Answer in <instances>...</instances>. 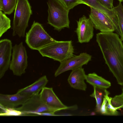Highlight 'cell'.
Instances as JSON below:
<instances>
[{
	"mask_svg": "<svg viewBox=\"0 0 123 123\" xmlns=\"http://www.w3.org/2000/svg\"><path fill=\"white\" fill-rule=\"evenodd\" d=\"M119 36L113 32H100L96 34V40L105 63L118 83L123 86V43Z\"/></svg>",
	"mask_w": 123,
	"mask_h": 123,
	"instance_id": "cell-1",
	"label": "cell"
},
{
	"mask_svg": "<svg viewBox=\"0 0 123 123\" xmlns=\"http://www.w3.org/2000/svg\"><path fill=\"white\" fill-rule=\"evenodd\" d=\"M14 10L12 35L24 37L30 18L32 14L31 6L28 0H17Z\"/></svg>",
	"mask_w": 123,
	"mask_h": 123,
	"instance_id": "cell-2",
	"label": "cell"
},
{
	"mask_svg": "<svg viewBox=\"0 0 123 123\" xmlns=\"http://www.w3.org/2000/svg\"><path fill=\"white\" fill-rule=\"evenodd\" d=\"M38 51L43 56L61 62L73 56L74 49L71 40H55Z\"/></svg>",
	"mask_w": 123,
	"mask_h": 123,
	"instance_id": "cell-3",
	"label": "cell"
},
{
	"mask_svg": "<svg viewBox=\"0 0 123 123\" xmlns=\"http://www.w3.org/2000/svg\"><path fill=\"white\" fill-rule=\"evenodd\" d=\"M47 3L48 7L47 23L58 31L65 28H69V10L57 0H48Z\"/></svg>",
	"mask_w": 123,
	"mask_h": 123,
	"instance_id": "cell-4",
	"label": "cell"
},
{
	"mask_svg": "<svg viewBox=\"0 0 123 123\" xmlns=\"http://www.w3.org/2000/svg\"><path fill=\"white\" fill-rule=\"evenodd\" d=\"M25 37L28 46L32 49L38 50L56 40L45 31L41 24L35 21L26 33Z\"/></svg>",
	"mask_w": 123,
	"mask_h": 123,
	"instance_id": "cell-5",
	"label": "cell"
},
{
	"mask_svg": "<svg viewBox=\"0 0 123 123\" xmlns=\"http://www.w3.org/2000/svg\"><path fill=\"white\" fill-rule=\"evenodd\" d=\"M13 109L20 113V115H27L56 116L55 113L58 111L44 104L40 100L39 94L31 96L21 106Z\"/></svg>",
	"mask_w": 123,
	"mask_h": 123,
	"instance_id": "cell-6",
	"label": "cell"
},
{
	"mask_svg": "<svg viewBox=\"0 0 123 123\" xmlns=\"http://www.w3.org/2000/svg\"><path fill=\"white\" fill-rule=\"evenodd\" d=\"M12 59L9 68L14 75L20 76L25 72L28 66V56L26 48L22 42L12 47Z\"/></svg>",
	"mask_w": 123,
	"mask_h": 123,
	"instance_id": "cell-7",
	"label": "cell"
},
{
	"mask_svg": "<svg viewBox=\"0 0 123 123\" xmlns=\"http://www.w3.org/2000/svg\"><path fill=\"white\" fill-rule=\"evenodd\" d=\"M40 98L42 102L50 108L58 111L62 110H76L77 105L68 106L61 101L54 92L53 88L45 87L39 94Z\"/></svg>",
	"mask_w": 123,
	"mask_h": 123,
	"instance_id": "cell-8",
	"label": "cell"
},
{
	"mask_svg": "<svg viewBox=\"0 0 123 123\" xmlns=\"http://www.w3.org/2000/svg\"><path fill=\"white\" fill-rule=\"evenodd\" d=\"M89 18L94 28L103 33L115 31L114 25L111 20L105 14L101 11L90 7Z\"/></svg>",
	"mask_w": 123,
	"mask_h": 123,
	"instance_id": "cell-9",
	"label": "cell"
},
{
	"mask_svg": "<svg viewBox=\"0 0 123 123\" xmlns=\"http://www.w3.org/2000/svg\"><path fill=\"white\" fill-rule=\"evenodd\" d=\"M92 56L86 53H80L79 55H74L60 62V65L55 72L56 77L68 71L73 70L81 67L86 65L91 60Z\"/></svg>",
	"mask_w": 123,
	"mask_h": 123,
	"instance_id": "cell-10",
	"label": "cell"
},
{
	"mask_svg": "<svg viewBox=\"0 0 123 123\" xmlns=\"http://www.w3.org/2000/svg\"><path fill=\"white\" fill-rule=\"evenodd\" d=\"M77 27L75 31L78 42L80 43L89 42L94 35V26L91 20L84 15L77 21Z\"/></svg>",
	"mask_w": 123,
	"mask_h": 123,
	"instance_id": "cell-11",
	"label": "cell"
},
{
	"mask_svg": "<svg viewBox=\"0 0 123 123\" xmlns=\"http://www.w3.org/2000/svg\"><path fill=\"white\" fill-rule=\"evenodd\" d=\"M12 49L11 40L7 39L0 40V79L9 68Z\"/></svg>",
	"mask_w": 123,
	"mask_h": 123,
	"instance_id": "cell-12",
	"label": "cell"
},
{
	"mask_svg": "<svg viewBox=\"0 0 123 123\" xmlns=\"http://www.w3.org/2000/svg\"><path fill=\"white\" fill-rule=\"evenodd\" d=\"M30 97L17 93L12 95L0 94V105L5 108L13 109L22 105Z\"/></svg>",
	"mask_w": 123,
	"mask_h": 123,
	"instance_id": "cell-13",
	"label": "cell"
},
{
	"mask_svg": "<svg viewBox=\"0 0 123 123\" xmlns=\"http://www.w3.org/2000/svg\"><path fill=\"white\" fill-rule=\"evenodd\" d=\"M86 75L84 69L79 68L72 70L68 79L71 87L77 90L86 91L87 88L85 82Z\"/></svg>",
	"mask_w": 123,
	"mask_h": 123,
	"instance_id": "cell-14",
	"label": "cell"
},
{
	"mask_svg": "<svg viewBox=\"0 0 123 123\" xmlns=\"http://www.w3.org/2000/svg\"><path fill=\"white\" fill-rule=\"evenodd\" d=\"M83 4L90 7L99 10L107 15L112 22L115 27L116 33L118 34L120 33L118 25L117 18L113 9L110 10L105 7L99 2L98 0H80Z\"/></svg>",
	"mask_w": 123,
	"mask_h": 123,
	"instance_id": "cell-15",
	"label": "cell"
},
{
	"mask_svg": "<svg viewBox=\"0 0 123 123\" xmlns=\"http://www.w3.org/2000/svg\"><path fill=\"white\" fill-rule=\"evenodd\" d=\"M48 80L46 75L40 77L32 84L19 90L17 93L29 97L39 92L45 87Z\"/></svg>",
	"mask_w": 123,
	"mask_h": 123,
	"instance_id": "cell-16",
	"label": "cell"
},
{
	"mask_svg": "<svg viewBox=\"0 0 123 123\" xmlns=\"http://www.w3.org/2000/svg\"><path fill=\"white\" fill-rule=\"evenodd\" d=\"M86 80L93 87L106 89L111 86V83L109 81L95 73H89L86 75Z\"/></svg>",
	"mask_w": 123,
	"mask_h": 123,
	"instance_id": "cell-17",
	"label": "cell"
},
{
	"mask_svg": "<svg viewBox=\"0 0 123 123\" xmlns=\"http://www.w3.org/2000/svg\"><path fill=\"white\" fill-rule=\"evenodd\" d=\"M109 92L105 95L101 105L100 112L102 115L110 116H117L119 113L111 103V97L108 96Z\"/></svg>",
	"mask_w": 123,
	"mask_h": 123,
	"instance_id": "cell-18",
	"label": "cell"
},
{
	"mask_svg": "<svg viewBox=\"0 0 123 123\" xmlns=\"http://www.w3.org/2000/svg\"><path fill=\"white\" fill-rule=\"evenodd\" d=\"M93 87V92L90 96L95 98L96 102V110L97 112H100V108L105 96L109 92L106 90V89L95 87Z\"/></svg>",
	"mask_w": 123,
	"mask_h": 123,
	"instance_id": "cell-19",
	"label": "cell"
},
{
	"mask_svg": "<svg viewBox=\"0 0 123 123\" xmlns=\"http://www.w3.org/2000/svg\"><path fill=\"white\" fill-rule=\"evenodd\" d=\"M17 0H0V10L6 14L10 15L15 10Z\"/></svg>",
	"mask_w": 123,
	"mask_h": 123,
	"instance_id": "cell-20",
	"label": "cell"
},
{
	"mask_svg": "<svg viewBox=\"0 0 123 123\" xmlns=\"http://www.w3.org/2000/svg\"><path fill=\"white\" fill-rule=\"evenodd\" d=\"M121 2L113 9L117 18L118 25L120 32L121 39L123 41V6Z\"/></svg>",
	"mask_w": 123,
	"mask_h": 123,
	"instance_id": "cell-21",
	"label": "cell"
},
{
	"mask_svg": "<svg viewBox=\"0 0 123 123\" xmlns=\"http://www.w3.org/2000/svg\"><path fill=\"white\" fill-rule=\"evenodd\" d=\"M2 11H0V37L11 27V20Z\"/></svg>",
	"mask_w": 123,
	"mask_h": 123,
	"instance_id": "cell-22",
	"label": "cell"
},
{
	"mask_svg": "<svg viewBox=\"0 0 123 123\" xmlns=\"http://www.w3.org/2000/svg\"><path fill=\"white\" fill-rule=\"evenodd\" d=\"M111 103L113 107L117 110L123 108V95L121 94L111 98Z\"/></svg>",
	"mask_w": 123,
	"mask_h": 123,
	"instance_id": "cell-23",
	"label": "cell"
},
{
	"mask_svg": "<svg viewBox=\"0 0 123 123\" xmlns=\"http://www.w3.org/2000/svg\"><path fill=\"white\" fill-rule=\"evenodd\" d=\"M63 6L69 10L79 4H83L79 0H57Z\"/></svg>",
	"mask_w": 123,
	"mask_h": 123,
	"instance_id": "cell-24",
	"label": "cell"
},
{
	"mask_svg": "<svg viewBox=\"0 0 123 123\" xmlns=\"http://www.w3.org/2000/svg\"><path fill=\"white\" fill-rule=\"evenodd\" d=\"M100 3L106 8L110 9H113V0H98Z\"/></svg>",
	"mask_w": 123,
	"mask_h": 123,
	"instance_id": "cell-25",
	"label": "cell"
},
{
	"mask_svg": "<svg viewBox=\"0 0 123 123\" xmlns=\"http://www.w3.org/2000/svg\"><path fill=\"white\" fill-rule=\"evenodd\" d=\"M122 94L123 96V88L122 89Z\"/></svg>",
	"mask_w": 123,
	"mask_h": 123,
	"instance_id": "cell-26",
	"label": "cell"
},
{
	"mask_svg": "<svg viewBox=\"0 0 123 123\" xmlns=\"http://www.w3.org/2000/svg\"><path fill=\"white\" fill-rule=\"evenodd\" d=\"M119 1V2H123V0H117Z\"/></svg>",
	"mask_w": 123,
	"mask_h": 123,
	"instance_id": "cell-27",
	"label": "cell"
},
{
	"mask_svg": "<svg viewBox=\"0 0 123 123\" xmlns=\"http://www.w3.org/2000/svg\"></svg>",
	"mask_w": 123,
	"mask_h": 123,
	"instance_id": "cell-28",
	"label": "cell"
}]
</instances>
